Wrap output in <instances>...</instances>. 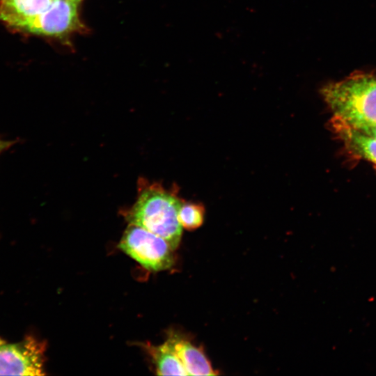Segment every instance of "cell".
<instances>
[{
	"instance_id": "13",
	"label": "cell",
	"mask_w": 376,
	"mask_h": 376,
	"mask_svg": "<svg viewBox=\"0 0 376 376\" xmlns=\"http://www.w3.org/2000/svg\"><path fill=\"white\" fill-rule=\"evenodd\" d=\"M72 1L76 2L77 3H79L81 0H72Z\"/></svg>"
},
{
	"instance_id": "14",
	"label": "cell",
	"mask_w": 376,
	"mask_h": 376,
	"mask_svg": "<svg viewBox=\"0 0 376 376\" xmlns=\"http://www.w3.org/2000/svg\"><path fill=\"white\" fill-rule=\"evenodd\" d=\"M3 341L0 338V345L3 344Z\"/></svg>"
},
{
	"instance_id": "8",
	"label": "cell",
	"mask_w": 376,
	"mask_h": 376,
	"mask_svg": "<svg viewBox=\"0 0 376 376\" xmlns=\"http://www.w3.org/2000/svg\"><path fill=\"white\" fill-rule=\"evenodd\" d=\"M332 125L336 135L353 153L376 164V139L334 117Z\"/></svg>"
},
{
	"instance_id": "12",
	"label": "cell",
	"mask_w": 376,
	"mask_h": 376,
	"mask_svg": "<svg viewBox=\"0 0 376 376\" xmlns=\"http://www.w3.org/2000/svg\"><path fill=\"white\" fill-rule=\"evenodd\" d=\"M16 143L13 140H5L0 138V155L8 150L12 146Z\"/></svg>"
},
{
	"instance_id": "1",
	"label": "cell",
	"mask_w": 376,
	"mask_h": 376,
	"mask_svg": "<svg viewBox=\"0 0 376 376\" xmlns=\"http://www.w3.org/2000/svg\"><path fill=\"white\" fill-rule=\"evenodd\" d=\"M182 201L158 183L139 182L134 204L123 215L129 224L139 226L164 239L175 250L180 242L182 227L178 219Z\"/></svg>"
},
{
	"instance_id": "5",
	"label": "cell",
	"mask_w": 376,
	"mask_h": 376,
	"mask_svg": "<svg viewBox=\"0 0 376 376\" xmlns=\"http://www.w3.org/2000/svg\"><path fill=\"white\" fill-rule=\"evenodd\" d=\"M77 5L72 0H52L49 8L29 21L23 29L58 37L81 30L82 26L78 17Z\"/></svg>"
},
{
	"instance_id": "11",
	"label": "cell",
	"mask_w": 376,
	"mask_h": 376,
	"mask_svg": "<svg viewBox=\"0 0 376 376\" xmlns=\"http://www.w3.org/2000/svg\"><path fill=\"white\" fill-rule=\"evenodd\" d=\"M352 127L376 139V122L363 123Z\"/></svg>"
},
{
	"instance_id": "3",
	"label": "cell",
	"mask_w": 376,
	"mask_h": 376,
	"mask_svg": "<svg viewBox=\"0 0 376 376\" xmlns=\"http://www.w3.org/2000/svg\"><path fill=\"white\" fill-rule=\"evenodd\" d=\"M118 247L148 270H166L175 262L173 249L169 244L139 226L129 224Z\"/></svg>"
},
{
	"instance_id": "9",
	"label": "cell",
	"mask_w": 376,
	"mask_h": 376,
	"mask_svg": "<svg viewBox=\"0 0 376 376\" xmlns=\"http://www.w3.org/2000/svg\"><path fill=\"white\" fill-rule=\"evenodd\" d=\"M159 375H188L171 343L167 340L158 346L148 347Z\"/></svg>"
},
{
	"instance_id": "6",
	"label": "cell",
	"mask_w": 376,
	"mask_h": 376,
	"mask_svg": "<svg viewBox=\"0 0 376 376\" xmlns=\"http://www.w3.org/2000/svg\"><path fill=\"white\" fill-rule=\"evenodd\" d=\"M52 0H0V22L23 29L25 25L46 10Z\"/></svg>"
},
{
	"instance_id": "7",
	"label": "cell",
	"mask_w": 376,
	"mask_h": 376,
	"mask_svg": "<svg viewBox=\"0 0 376 376\" xmlns=\"http://www.w3.org/2000/svg\"><path fill=\"white\" fill-rule=\"evenodd\" d=\"M168 340L182 361L188 375H215L217 374L214 371L201 348L175 334L169 336Z\"/></svg>"
},
{
	"instance_id": "4",
	"label": "cell",
	"mask_w": 376,
	"mask_h": 376,
	"mask_svg": "<svg viewBox=\"0 0 376 376\" xmlns=\"http://www.w3.org/2000/svg\"><path fill=\"white\" fill-rule=\"evenodd\" d=\"M45 344L29 336L20 342L0 345V375H45Z\"/></svg>"
},
{
	"instance_id": "2",
	"label": "cell",
	"mask_w": 376,
	"mask_h": 376,
	"mask_svg": "<svg viewBox=\"0 0 376 376\" xmlns=\"http://www.w3.org/2000/svg\"><path fill=\"white\" fill-rule=\"evenodd\" d=\"M320 94L334 117L350 126L376 122V76L353 74L327 84Z\"/></svg>"
},
{
	"instance_id": "10",
	"label": "cell",
	"mask_w": 376,
	"mask_h": 376,
	"mask_svg": "<svg viewBox=\"0 0 376 376\" xmlns=\"http://www.w3.org/2000/svg\"><path fill=\"white\" fill-rule=\"evenodd\" d=\"M178 219L182 228L188 230H195L203 222L204 207L197 203H182L179 210Z\"/></svg>"
}]
</instances>
